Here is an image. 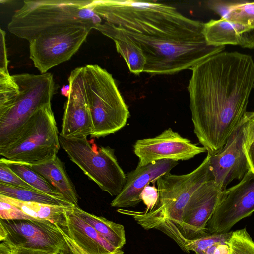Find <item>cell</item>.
Wrapping results in <instances>:
<instances>
[{"label": "cell", "instance_id": "obj_33", "mask_svg": "<svg viewBox=\"0 0 254 254\" xmlns=\"http://www.w3.org/2000/svg\"><path fill=\"white\" fill-rule=\"evenodd\" d=\"M8 61L5 44V32L1 28L0 32V71L8 72Z\"/></svg>", "mask_w": 254, "mask_h": 254}, {"label": "cell", "instance_id": "obj_13", "mask_svg": "<svg viewBox=\"0 0 254 254\" xmlns=\"http://www.w3.org/2000/svg\"><path fill=\"white\" fill-rule=\"evenodd\" d=\"M133 148L139 158L137 167L162 160H187L207 151L170 128L154 137L137 140Z\"/></svg>", "mask_w": 254, "mask_h": 254}, {"label": "cell", "instance_id": "obj_24", "mask_svg": "<svg viewBox=\"0 0 254 254\" xmlns=\"http://www.w3.org/2000/svg\"><path fill=\"white\" fill-rule=\"evenodd\" d=\"M0 160L6 163L15 173L36 190L53 197L67 201L45 178L26 164L8 160L3 157H1Z\"/></svg>", "mask_w": 254, "mask_h": 254}, {"label": "cell", "instance_id": "obj_15", "mask_svg": "<svg viewBox=\"0 0 254 254\" xmlns=\"http://www.w3.org/2000/svg\"><path fill=\"white\" fill-rule=\"evenodd\" d=\"M69 94L65 105L60 135L66 138L91 136L93 126L86 95L83 67L72 70L68 78Z\"/></svg>", "mask_w": 254, "mask_h": 254}, {"label": "cell", "instance_id": "obj_2", "mask_svg": "<svg viewBox=\"0 0 254 254\" xmlns=\"http://www.w3.org/2000/svg\"><path fill=\"white\" fill-rule=\"evenodd\" d=\"M188 90L194 132L211 155L220 152L247 112L254 89L249 55L221 52L191 69Z\"/></svg>", "mask_w": 254, "mask_h": 254}, {"label": "cell", "instance_id": "obj_29", "mask_svg": "<svg viewBox=\"0 0 254 254\" xmlns=\"http://www.w3.org/2000/svg\"><path fill=\"white\" fill-rule=\"evenodd\" d=\"M0 219L5 220H34L15 205L0 199Z\"/></svg>", "mask_w": 254, "mask_h": 254}, {"label": "cell", "instance_id": "obj_3", "mask_svg": "<svg viewBox=\"0 0 254 254\" xmlns=\"http://www.w3.org/2000/svg\"><path fill=\"white\" fill-rule=\"evenodd\" d=\"M93 0H24L8 24L9 31L29 42L48 32L80 26L92 30L102 22L90 5Z\"/></svg>", "mask_w": 254, "mask_h": 254}, {"label": "cell", "instance_id": "obj_32", "mask_svg": "<svg viewBox=\"0 0 254 254\" xmlns=\"http://www.w3.org/2000/svg\"><path fill=\"white\" fill-rule=\"evenodd\" d=\"M239 0H209L205 1L208 8L214 11L222 18L228 12L230 7L236 4Z\"/></svg>", "mask_w": 254, "mask_h": 254}, {"label": "cell", "instance_id": "obj_19", "mask_svg": "<svg viewBox=\"0 0 254 254\" xmlns=\"http://www.w3.org/2000/svg\"><path fill=\"white\" fill-rule=\"evenodd\" d=\"M249 27L220 18L204 24L203 34L207 43L213 46L241 45L242 35Z\"/></svg>", "mask_w": 254, "mask_h": 254}, {"label": "cell", "instance_id": "obj_30", "mask_svg": "<svg viewBox=\"0 0 254 254\" xmlns=\"http://www.w3.org/2000/svg\"><path fill=\"white\" fill-rule=\"evenodd\" d=\"M244 125L243 129V147L245 153L254 141V111L246 112L243 116Z\"/></svg>", "mask_w": 254, "mask_h": 254}, {"label": "cell", "instance_id": "obj_12", "mask_svg": "<svg viewBox=\"0 0 254 254\" xmlns=\"http://www.w3.org/2000/svg\"><path fill=\"white\" fill-rule=\"evenodd\" d=\"M67 207L57 223L66 241L59 254H124L106 240L75 211Z\"/></svg>", "mask_w": 254, "mask_h": 254}, {"label": "cell", "instance_id": "obj_20", "mask_svg": "<svg viewBox=\"0 0 254 254\" xmlns=\"http://www.w3.org/2000/svg\"><path fill=\"white\" fill-rule=\"evenodd\" d=\"M73 208L86 222L109 243L117 249H122L126 242L123 225L108 220L104 217L88 213L78 206L74 205Z\"/></svg>", "mask_w": 254, "mask_h": 254}, {"label": "cell", "instance_id": "obj_4", "mask_svg": "<svg viewBox=\"0 0 254 254\" xmlns=\"http://www.w3.org/2000/svg\"><path fill=\"white\" fill-rule=\"evenodd\" d=\"M213 180L207 154L203 162L192 172L184 175L170 172L156 180L159 193L157 205L148 212L119 208V213L133 218L146 230L156 229L161 223L169 221L178 228L182 222L183 210L193 192L204 183Z\"/></svg>", "mask_w": 254, "mask_h": 254}, {"label": "cell", "instance_id": "obj_7", "mask_svg": "<svg viewBox=\"0 0 254 254\" xmlns=\"http://www.w3.org/2000/svg\"><path fill=\"white\" fill-rule=\"evenodd\" d=\"M61 147L52 104L38 109L16 138L0 150L1 157L25 164H36L57 155Z\"/></svg>", "mask_w": 254, "mask_h": 254}, {"label": "cell", "instance_id": "obj_1", "mask_svg": "<svg viewBox=\"0 0 254 254\" xmlns=\"http://www.w3.org/2000/svg\"><path fill=\"white\" fill-rule=\"evenodd\" d=\"M90 5L102 20L95 29L121 36L142 51L145 73L171 75L191 70L225 49L207 43L204 23L157 1L93 0Z\"/></svg>", "mask_w": 254, "mask_h": 254}, {"label": "cell", "instance_id": "obj_6", "mask_svg": "<svg viewBox=\"0 0 254 254\" xmlns=\"http://www.w3.org/2000/svg\"><path fill=\"white\" fill-rule=\"evenodd\" d=\"M12 76L18 85L19 92L8 105L0 108V150L16 138L38 109L51 104L58 88L50 73H23Z\"/></svg>", "mask_w": 254, "mask_h": 254}, {"label": "cell", "instance_id": "obj_34", "mask_svg": "<svg viewBox=\"0 0 254 254\" xmlns=\"http://www.w3.org/2000/svg\"><path fill=\"white\" fill-rule=\"evenodd\" d=\"M240 46L250 49L254 48V28L242 34Z\"/></svg>", "mask_w": 254, "mask_h": 254}, {"label": "cell", "instance_id": "obj_8", "mask_svg": "<svg viewBox=\"0 0 254 254\" xmlns=\"http://www.w3.org/2000/svg\"><path fill=\"white\" fill-rule=\"evenodd\" d=\"M61 147L69 159L104 191L117 196L127 175L120 166L114 150L109 146H92L87 137L66 138L59 135Z\"/></svg>", "mask_w": 254, "mask_h": 254}, {"label": "cell", "instance_id": "obj_27", "mask_svg": "<svg viewBox=\"0 0 254 254\" xmlns=\"http://www.w3.org/2000/svg\"><path fill=\"white\" fill-rule=\"evenodd\" d=\"M230 254H254V241L246 228L232 232Z\"/></svg>", "mask_w": 254, "mask_h": 254}, {"label": "cell", "instance_id": "obj_21", "mask_svg": "<svg viewBox=\"0 0 254 254\" xmlns=\"http://www.w3.org/2000/svg\"><path fill=\"white\" fill-rule=\"evenodd\" d=\"M0 199L12 204L30 217L40 220H48L57 224L68 206L24 202L0 194Z\"/></svg>", "mask_w": 254, "mask_h": 254}, {"label": "cell", "instance_id": "obj_28", "mask_svg": "<svg viewBox=\"0 0 254 254\" xmlns=\"http://www.w3.org/2000/svg\"><path fill=\"white\" fill-rule=\"evenodd\" d=\"M0 183L18 188L36 190L15 173L6 163L0 160Z\"/></svg>", "mask_w": 254, "mask_h": 254}, {"label": "cell", "instance_id": "obj_18", "mask_svg": "<svg viewBox=\"0 0 254 254\" xmlns=\"http://www.w3.org/2000/svg\"><path fill=\"white\" fill-rule=\"evenodd\" d=\"M26 165L45 178L67 201L78 206V195L75 188L64 164L57 155L44 162Z\"/></svg>", "mask_w": 254, "mask_h": 254}, {"label": "cell", "instance_id": "obj_17", "mask_svg": "<svg viewBox=\"0 0 254 254\" xmlns=\"http://www.w3.org/2000/svg\"><path fill=\"white\" fill-rule=\"evenodd\" d=\"M178 161L162 160L147 165L137 167L127 176L126 184L121 192L111 203L116 208H127L137 205L141 201L140 194L144 188L154 183L161 176L170 171Z\"/></svg>", "mask_w": 254, "mask_h": 254}, {"label": "cell", "instance_id": "obj_26", "mask_svg": "<svg viewBox=\"0 0 254 254\" xmlns=\"http://www.w3.org/2000/svg\"><path fill=\"white\" fill-rule=\"evenodd\" d=\"M232 234V231L224 233H208L197 239H187L185 252L189 253L192 251L195 254H206L207 250L216 244L229 243Z\"/></svg>", "mask_w": 254, "mask_h": 254}, {"label": "cell", "instance_id": "obj_5", "mask_svg": "<svg viewBox=\"0 0 254 254\" xmlns=\"http://www.w3.org/2000/svg\"><path fill=\"white\" fill-rule=\"evenodd\" d=\"M83 78L93 126L90 136L105 137L121 129L130 112L112 75L97 64H89L83 67Z\"/></svg>", "mask_w": 254, "mask_h": 254}, {"label": "cell", "instance_id": "obj_36", "mask_svg": "<svg viewBox=\"0 0 254 254\" xmlns=\"http://www.w3.org/2000/svg\"><path fill=\"white\" fill-rule=\"evenodd\" d=\"M14 254H51V253H48V252H47L45 251H43L15 247Z\"/></svg>", "mask_w": 254, "mask_h": 254}, {"label": "cell", "instance_id": "obj_35", "mask_svg": "<svg viewBox=\"0 0 254 254\" xmlns=\"http://www.w3.org/2000/svg\"><path fill=\"white\" fill-rule=\"evenodd\" d=\"M245 154L248 161L249 171L254 173V141L248 147Z\"/></svg>", "mask_w": 254, "mask_h": 254}, {"label": "cell", "instance_id": "obj_16", "mask_svg": "<svg viewBox=\"0 0 254 254\" xmlns=\"http://www.w3.org/2000/svg\"><path fill=\"white\" fill-rule=\"evenodd\" d=\"M243 117L223 149L209 156V166L215 184L225 190L234 180H241L249 171L243 147Z\"/></svg>", "mask_w": 254, "mask_h": 254}, {"label": "cell", "instance_id": "obj_9", "mask_svg": "<svg viewBox=\"0 0 254 254\" xmlns=\"http://www.w3.org/2000/svg\"><path fill=\"white\" fill-rule=\"evenodd\" d=\"M91 30L71 26L57 29L29 42L30 58L41 74L69 60L76 53Z\"/></svg>", "mask_w": 254, "mask_h": 254}, {"label": "cell", "instance_id": "obj_23", "mask_svg": "<svg viewBox=\"0 0 254 254\" xmlns=\"http://www.w3.org/2000/svg\"><path fill=\"white\" fill-rule=\"evenodd\" d=\"M0 194L24 202L64 206L73 205L67 201L53 197L40 191L18 188L2 183H0Z\"/></svg>", "mask_w": 254, "mask_h": 254}, {"label": "cell", "instance_id": "obj_37", "mask_svg": "<svg viewBox=\"0 0 254 254\" xmlns=\"http://www.w3.org/2000/svg\"><path fill=\"white\" fill-rule=\"evenodd\" d=\"M15 247L6 241H1L0 254H14Z\"/></svg>", "mask_w": 254, "mask_h": 254}, {"label": "cell", "instance_id": "obj_31", "mask_svg": "<svg viewBox=\"0 0 254 254\" xmlns=\"http://www.w3.org/2000/svg\"><path fill=\"white\" fill-rule=\"evenodd\" d=\"M140 197L144 204L146 206L145 211L148 212L152 210L157 205L159 193L158 189L154 185H147L142 190Z\"/></svg>", "mask_w": 254, "mask_h": 254}, {"label": "cell", "instance_id": "obj_38", "mask_svg": "<svg viewBox=\"0 0 254 254\" xmlns=\"http://www.w3.org/2000/svg\"><path fill=\"white\" fill-rule=\"evenodd\" d=\"M69 90L70 87L69 84L63 86L61 89L62 94L67 97L69 94Z\"/></svg>", "mask_w": 254, "mask_h": 254}, {"label": "cell", "instance_id": "obj_10", "mask_svg": "<svg viewBox=\"0 0 254 254\" xmlns=\"http://www.w3.org/2000/svg\"><path fill=\"white\" fill-rule=\"evenodd\" d=\"M0 241L16 247L59 254L66 245L60 228L48 220L0 219Z\"/></svg>", "mask_w": 254, "mask_h": 254}, {"label": "cell", "instance_id": "obj_25", "mask_svg": "<svg viewBox=\"0 0 254 254\" xmlns=\"http://www.w3.org/2000/svg\"><path fill=\"white\" fill-rule=\"evenodd\" d=\"M221 18L231 22L254 28V2L239 0L231 6L226 14Z\"/></svg>", "mask_w": 254, "mask_h": 254}, {"label": "cell", "instance_id": "obj_14", "mask_svg": "<svg viewBox=\"0 0 254 254\" xmlns=\"http://www.w3.org/2000/svg\"><path fill=\"white\" fill-rule=\"evenodd\" d=\"M225 190L210 180L193 192L183 210L178 228L186 238L195 239L208 234L207 224L221 201Z\"/></svg>", "mask_w": 254, "mask_h": 254}, {"label": "cell", "instance_id": "obj_11", "mask_svg": "<svg viewBox=\"0 0 254 254\" xmlns=\"http://www.w3.org/2000/svg\"><path fill=\"white\" fill-rule=\"evenodd\" d=\"M254 212V173L248 171L236 185L226 189L207 224L208 233H224Z\"/></svg>", "mask_w": 254, "mask_h": 254}, {"label": "cell", "instance_id": "obj_22", "mask_svg": "<svg viewBox=\"0 0 254 254\" xmlns=\"http://www.w3.org/2000/svg\"><path fill=\"white\" fill-rule=\"evenodd\" d=\"M105 36L112 39L116 50L125 61L130 72L138 75L143 72L146 59L142 51L132 41L115 34Z\"/></svg>", "mask_w": 254, "mask_h": 254}]
</instances>
